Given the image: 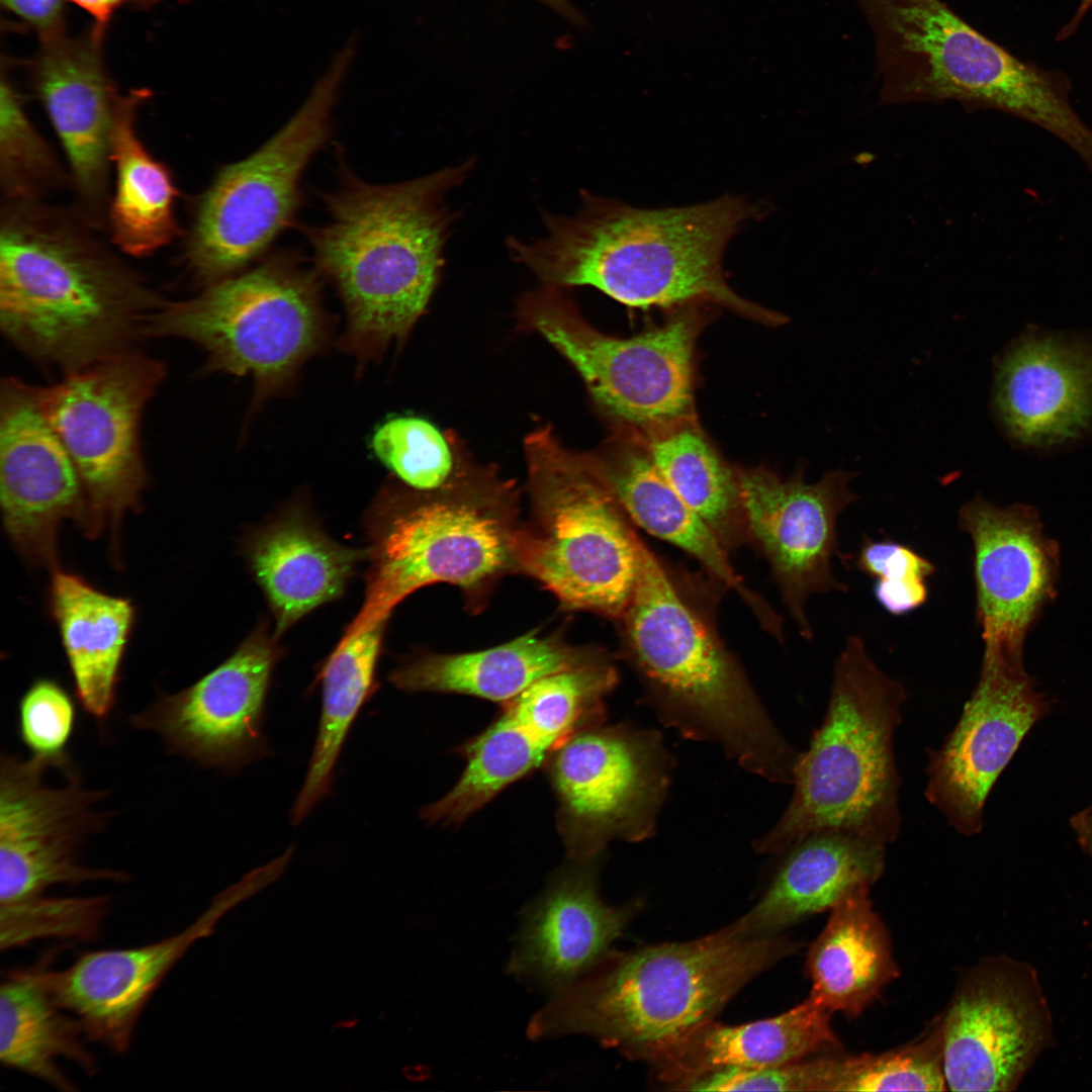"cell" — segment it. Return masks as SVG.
Masks as SVG:
<instances>
[{"label":"cell","mask_w":1092,"mask_h":1092,"mask_svg":"<svg viewBox=\"0 0 1092 1092\" xmlns=\"http://www.w3.org/2000/svg\"><path fill=\"white\" fill-rule=\"evenodd\" d=\"M724 590L666 564L639 538L638 571L619 619L621 655L661 720L719 744L743 768L793 784L800 756L778 731L716 625Z\"/></svg>","instance_id":"cell-1"},{"label":"cell","mask_w":1092,"mask_h":1092,"mask_svg":"<svg viewBox=\"0 0 1092 1092\" xmlns=\"http://www.w3.org/2000/svg\"><path fill=\"white\" fill-rule=\"evenodd\" d=\"M573 216L546 213V235L509 241L513 259L543 285L592 286L629 307L714 304L766 325L786 317L739 296L722 272L727 243L761 212L742 196L681 207L637 208L581 193Z\"/></svg>","instance_id":"cell-2"},{"label":"cell","mask_w":1092,"mask_h":1092,"mask_svg":"<svg viewBox=\"0 0 1092 1092\" xmlns=\"http://www.w3.org/2000/svg\"><path fill=\"white\" fill-rule=\"evenodd\" d=\"M471 167L467 161L394 184L369 183L343 168L339 186L323 194L327 220L304 235L315 270L344 302L348 348L380 352L424 312L453 221L445 196Z\"/></svg>","instance_id":"cell-3"},{"label":"cell","mask_w":1092,"mask_h":1092,"mask_svg":"<svg viewBox=\"0 0 1092 1092\" xmlns=\"http://www.w3.org/2000/svg\"><path fill=\"white\" fill-rule=\"evenodd\" d=\"M799 943L744 937L732 924L686 942L604 956L533 1020L535 1036L584 1033L633 1059L714 1019L748 982Z\"/></svg>","instance_id":"cell-4"},{"label":"cell","mask_w":1092,"mask_h":1092,"mask_svg":"<svg viewBox=\"0 0 1092 1092\" xmlns=\"http://www.w3.org/2000/svg\"><path fill=\"white\" fill-rule=\"evenodd\" d=\"M165 302L70 230L10 214L0 234V327L65 372L135 350Z\"/></svg>","instance_id":"cell-5"},{"label":"cell","mask_w":1092,"mask_h":1092,"mask_svg":"<svg viewBox=\"0 0 1092 1092\" xmlns=\"http://www.w3.org/2000/svg\"><path fill=\"white\" fill-rule=\"evenodd\" d=\"M520 496L514 480L464 452L447 487L390 493L369 548L364 604L346 632L387 621L406 597L434 583L456 586L468 612L481 613L502 579L518 574Z\"/></svg>","instance_id":"cell-6"},{"label":"cell","mask_w":1092,"mask_h":1092,"mask_svg":"<svg viewBox=\"0 0 1092 1092\" xmlns=\"http://www.w3.org/2000/svg\"><path fill=\"white\" fill-rule=\"evenodd\" d=\"M906 698L902 684L871 659L861 638L849 637L834 664L823 721L800 753L790 804L754 842L757 851L781 852L824 830L886 845L898 838L900 777L893 739Z\"/></svg>","instance_id":"cell-7"},{"label":"cell","mask_w":1092,"mask_h":1092,"mask_svg":"<svg viewBox=\"0 0 1092 1092\" xmlns=\"http://www.w3.org/2000/svg\"><path fill=\"white\" fill-rule=\"evenodd\" d=\"M876 43L884 104L954 100L992 108L1049 131L1077 156L1092 129L1073 108L1071 84L1010 54L941 0H856Z\"/></svg>","instance_id":"cell-8"},{"label":"cell","mask_w":1092,"mask_h":1092,"mask_svg":"<svg viewBox=\"0 0 1092 1092\" xmlns=\"http://www.w3.org/2000/svg\"><path fill=\"white\" fill-rule=\"evenodd\" d=\"M530 512L515 538L517 573L552 594L565 611L616 622L638 571L632 522L594 454L564 446L550 426L526 437Z\"/></svg>","instance_id":"cell-9"},{"label":"cell","mask_w":1092,"mask_h":1092,"mask_svg":"<svg viewBox=\"0 0 1092 1092\" xmlns=\"http://www.w3.org/2000/svg\"><path fill=\"white\" fill-rule=\"evenodd\" d=\"M359 44L360 35H350L287 122L252 154L217 173L201 198L187 248L201 280L211 284L239 273L291 223L301 178L330 135Z\"/></svg>","instance_id":"cell-10"},{"label":"cell","mask_w":1092,"mask_h":1092,"mask_svg":"<svg viewBox=\"0 0 1092 1092\" xmlns=\"http://www.w3.org/2000/svg\"><path fill=\"white\" fill-rule=\"evenodd\" d=\"M318 273L291 251L260 259L193 298L165 302L147 337L191 341L208 367L252 374L261 396L288 380L323 337Z\"/></svg>","instance_id":"cell-11"},{"label":"cell","mask_w":1092,"mask_h":1092,"mask_svg":"<svg viewBox=\"0 0 1092 1092\" xmlns=\"http://www.w3.org/2000/svg\"><path fill=\"white\" fill-rule=\"evenodd\" d=\"M703 305L674 309L661 326L629 338L605 335L560 289L542 285L520 300V317L579 373L618 428L641 437L696 422L694 354Z\"/></svg>","instance_id":"cell-12"},{"label":"cell","mask_w":1092,"mask_h":1092,"mask_svg":"<svg viewBox=\"0 0 1092 1092\" xmlns=\"http://www.w3.org/2000/svg\"><path fill=\"white\" fill-rule=\"evenodd\" d=\"M164 364L136 350L67 371L39 387L43 410L78 472L85 499L82 529L91 537L136 509L147 484L140 446L146 404Z\"/></svg>","instance_id":"cell-13"},{"label":"cell","mask_w":1092,"mask_h":1092,"mask_svg":"<svg viewBox=\"0 0 1092 1092\" xmlns=\"http://www.w3.org/2000/svg\"><path fill=\"white\" fill-rule=\"evenodd\" d=\"M544 767L571 861H593L614 839L641 841L654 833L671 772L656 731L593 726L565 742Z\"/></svg>","instance_id":"cell-14"},{"label":"cell","mask_w":1092,"mask_h":1092,"mask_svg":"<svg viewBox=\"0 0 1092 1092\" xmlns=\"http://www.w3.org/2000/svg\"><path fill=\"white\" fill-rule=\"evenodd\" d=\"M47 760L11 753L0 759V904L42 895L59 884L124 882L127 873L80 861L83 844L106 823L97 804L104 792L74 775L63 786L46 782Z\"/></svg>","instance_id":"cell-15"},{"label":"cell","mask_w":1092,"mask_h":1092,"mask_svg":"<svg viewBox=\"0 0 1092 1092\" xmlns=\"http://www.w3.org/2000/svg\"><path fill=\"white\" fill-rule=\"evenodd\" d=\"M1051 711L1022 651L985 646L977 687L936 749L927 752L925 797L958 833L983 827L986 800L1032 726Z\"/></svg>","instance_id":"cell-16"},{"label":"cell","mask_w":1092,"mask_h":1092,"mask_svg":"<svg viewBox=\"0 0 1092 1092\" xmlns=\"http://www.w3.org/2000/svg\"><path fill=\"white\" fill-rule=\"evenodd\" d=\"M737 471L748 541L766 560L801 635L812 639L805 603L815 594L846 592L831 570L838 552V516L858 496L848 484L857 473L827 471L815 483L801 473L787 479L765 469Z\"/></svg>","instance_id":"cell-17"},{"label":"cell","mask_w":1092,"mask_h":1092,"mask_svg":"<svg viewBox=\"0 0 1092 1092\" xmlns=\"http://www.w3.org/2000/svg\"><path fill=\"white\" fill-rule=\"evenodd\" d=\"M277 659L274 640L256 631L195 684L160 697L130 722L159 736L172 753L236 772L269 752L263 719Z\"/></svg>","instance_id":"cell-18"},{"label":"cell","mask_w":1092,"mask_h":1092,"mask_svg":"<svg viewBox=\"0 0 1092 1092\" xmlns=\"http://www.w3.org/2000/svg\"><path fill=\"white\" fill-rule=\"evenodd\" d=\"M0 503L6 533L29 563L56 570L58 531L86 514L76 467L41 403L17 378L0 388Z\"/></svg>","instance_id":"cell-19"},{"label":"cell","mask_w":1092,"mask_h":1092,"mask_svg":"<svg viewBox=\"0 0 1092 1092\" xmlns=\"http://www.w3.org/2000/svg\"><path fill=\"white\" fill-rule=\"evenodd\" d=\"M959 525L973 542L977 617L985 646L1022 650L1027 631L1054 598L1058 544L1037 511L1000 508L976 496L963 505Z\"/></svg>","instance_id":"cell-20"},{"label":"cell","mask_w":1092,"mask_h":1092,"mask_svg":"<svg viewBox=\"0 0 1092 1092\" xmlns=\"http://www.w3.org/2000/svg\"><path fill=\"white\" fill-rule=\"evenodd\" d=\"M1027 993L1002 961L962 973L938 1020L946 1087L1008 1091L1017 1084L1040 1038Z\"/></svg>","instance_id":"cell-21"},{"label":"cell","mask_w":1092,"mask_h":1092,"mask_svg":"<svg viewBox=\"0 0 1092 1092\" xmlns=\"http://www.w3.org/2000/svg\"><path fill=\"white\" fill-rule=\"evenodd\" d=\"M243 889L221 893L188 927L150 944L88 951L61 971L50 970L49 988L81 1024L84 1037L122 1055L138 1019L173 966L198 939L210 934Z\"/></svg>","instance_id":"cell-22"},{"label":"cell","mask_w":1092,"mask_h":1092,"mask_svg":"<svg viewBox=\"0 0 1092 1092\" xmlns=\"http://www.w3.org/2000/svg\"><path fill=\"white\" fill-rule=\"evenodd\" d=\"M993 406L1016 444L1051 449L1092 428V343L1024 333L996 364Z\"/></svg>","instance_id":"cell-23"},{"label":"cell","mask_w":1092,"mask_h":1092,"mask_svg":"<svg viewBox=\"0 0 1092 1092\" xmlns=\"http://www.w3.org/2000/svg\"><path fill=\"white\" fill-rule=\"evenodd\" d=\"M103 38L66 30L39 39L30 62L32 85L63 144L81 194H104L111 136L120 95L103 58Z\"/></svg>","instance_id":"cell-24"},{"label":"cell","mask_w":1092,"mask_h":1092,"mask_svg":"<svg viewBox=\"0 0 1092 1092\" xmlns=\"http://www.w3.org/2000/svg\"><path fill=\"white\" fill-rule=\"evenodd\" d=\"M831 1012L809 996L776 1017L742 1025L714 1019L643 1053L657 1078L684 1090L693 1081L722 1069H764L801 1061L825 1049L840 1048Z\"/></svg>","instance_id":"cell-25"},{"label":"cell","mask_w":1092,"mask_h":1092,"mask_svg":"<svg viewBox=\"0 0 1092 1092\" xmlns=\"http://www.w3.org/2000/svg\"><path fill=\"white\" fill-rule=\"evenodd\" d=\"M601 454H594L614 497L632 522L699 562L705 573L734 590L771 635L783 632L779 615L745 585L729 553L708 525L674 491L634 434L617 429Z\"/></svg>","instance_id":"cell-26"},{"label":"cell","mask_w":1092,"mask_h":1092,"mask_svg":"<svg viewBox=\"0 0 1092 1092\" xmlns=\"http://www.w3.org/2000/svg\"><path fill=\"white\" fill-rule=\"evenodd\" d=\"M632 914L631 906L611 907L601 900L593 861H571L529 915L515 970L565 987L607 953Z\"/></svg>","instance_id":"cell-27"},{"label":"cell","mask_w":1092,"mask_h":1092,"mask_svg":"<svg viewBox=\"0 0 1092 1092\" xmlns=\"http://www.w3.org/2000/svg\"><path fill=\"white\" fill-rule=\"evenodd\" d=\"M790 849L759 902L732 923L740 935H776L849 896L870 893L885 868L886 844L841 830L815 832Z\"/></svg>","instance_id":"cell-28"},{"label":"cell","mask_w":1092,"mask_h":1092,"mask_svg":"<svg viewBox=\"0 0 1092 1092\" xmlns=\"http://www.w3.org/2000/svg\"><path fill=\"white\" fill-rule=\"evenodd\" d=\"M603 650L569 643L560 632L533 630L499 645L468 652L416 655L389 674L404 692L481 698L499 705L538 678L585 662Z\"/></svg>","instance_id":"cell-29"},{"label":"cell","mask_w":1092,"mask_h":1092,"mask_svg":"<svg viewBox=\"0 0 1092 1092\" xmlns=\"http://www.w3.org/2000/svg\"><path fill=\"white\" fill-rule=\"evenodd\" d=\"M247 553L279 637L304 615L340 597L369 549L343 546L307 517L289 513L260 531Z\"/></svg>","instance_id":"cell-30"},{"label":"cell","mask_w":1092,"mask_h":1092,"mask_svg":"<svg viewBox=\"0 0 1092 1092\" xmlns=\"http://www.w3.org/2000/svg\"><path fill=\"white\" fill-rule=\"evenodd\" d=\"M60 953L54 948L27 968L3 973L0 985V1062L54 1088L75 1092V1083L58 1064L65 1059L87 1075L98 1071L83 1044L80 1022L54 998L48 973Z\"/></svg>","instance_id":"cell-31"},{"label":"cell","mask_w":1092,"mask_h":1092,"mask_svg":"<svg viewBox=\"0 0 1092 1092\" xmlns=\"http://www.w3.org/2000/svg\"><path fill=\"white\" fill-rule=\"evenodd\" d=\"M49 607L61 634L77 697L87 713L106 718L133 622L129 600L110 596L83 577L54 570Z\"/></svg>","instance_id":"cell-32"},{"label":"cell","mask_w":1092,"mask_h":1092,"mask_svg":"<svg viewBox=\"0 0 1092 1092\" xmlns=\"http://www.w3.org/2000/svg\"><path fill=\"white\" fill-rule=\"evenodd\" d=\"M869 895L849 896L830 910L807 958L810 996L848 1018L863 1012L899 976L888 929Z\"/></svg>","instance_id":"cell-33"},{"label":"cell","mask_w":1092,"mask_h":1092,"mask_svg":"<svg viewBox=\"0 0 1092 1092\" xmlns=\"http://www.w3.org/2000/svg\"><path fill=\"white\" fill-rule=\"evenodd\" d=\"M148 97V89L120 96L111 136V160L116 166L112 238L121 251L133 256L151 254L178 232L173 207L177 191L171 176L148 153L135 130L138 109Z\"/></svg>","instance_id":"cell-34"},{"label":"cell","mask_w":1092,"mask_h":1092,"mask_svg":"<svg viewBox=\"0 0 1092 1092\" xmlns=\"http://www.w3.org/2000/svg\"><path fill=\"white\" fill-rule=\"evenodd\" d=\"M386 622L360 632H346L321 670L318 732L304 782L292 806L293 825L300 823L331 792L334 767L345 739L376 689V664Z\"/></svg>","instance_id":"cell-35"},{"label":"cell","mask_w":1092,"mask_h":1092,"mask_svg":"<svg viewBox=\"0 0 1092 1092\" xmlns=\"http://www.w3.org/2000/svg\"><path fill=\"white\" fill-rule=\"evenodd\" d=\"M637 437L661 475L728 553L749 542L737 471L722 460L696 422Z\"/></svg>","instance_id":"cell-36"},{"label":"cell","mask_w":1092,"mask_h":1092,"mask_svg":"<svg viewBox=\"0 0 1092 1092\" xmlns=\"http://www.w3.org/2000/svg\"><path fill=\"white\" fill-rule=\"evenodd\" d=\"M372 449L403 485L422 492L447 487L461 466L456 441L430 422L415 417L382 424L372 437Z\"/></svg>","instance_id":"cell-37"},{"label":"cell","mask_w":1092,"mask_h":1092,"mask_svg":"<svg viewBox=\"0 0 1092 1092\" xmlns=\"http://www.w3.org/2000/svg\"><path fill=\"white\" fill-rule=\"evenodd\" d=\"M937 1025L923 1038L881 1054L835 1057L830 1091H944Z\"/></svg>","instance_id":"cell-38"},{"label":"cell","mask_w":1092,"mask_h":1092,"mask_svg":"<svg viewBox=\"0 0 1092 1092\" xmlns=\"http://www.w3.org/2000/svg\"><path fill=\"white\" fill-rule=\"evenodd\" d=\"M107 896L43 897L0 904V948L8 950L44 938H98L109 910Z\"/></svg>","instance_id":"cell-39"},{"label":"cell","mask_w":1092,"mask_h":1092,"mask_svg":"<svg viewBox=\"0 0 1092 1092\" xmlns=\"http://www.w3.org/2000/svg\"><path fill=\"white\" fill-rule=\"evenodd\" d=\"M856 568L876 578L874 594L890 614L905 615L927 600L926 578L935 565L907 545L866 538L855 561Z\"/></svg>","instance_id":"cell-40"},{"label":"cell","mask_w":1092,"mask_h":1092,"mask_svg":"<svg viewBox=\"0 0 1092 1092\" xmlns=\"http://www.w3.org/2000/svg\"><path fill=\"white\" fill-rule=\"evenodd\" d=\"M0 164L7 192L32 196L53 173L51 156L32 128L8 75L0 84Z\"/></svg>","instance_id":"cell-41"},{"label":"cell","mask_w":1092,"mask_h":1092,"mask_svg":"<svg viewBox=\"0 0 1092 1092\" xmlns=\"http://www.w3.org/2000/svg\"><path fill=\"white\" fill-rule=\"evenodd\" d=\"M75 715L72 699L58 682L35 680L19 703V734L31 755L53 767H66Z\"/></svg>","instance_id":"cell-42"},{"label":"cell","mask_w":1092,"mask_h":1092,"mask_svg":"<svg viewBox=\"0 0 1092 1092\" xmlns=\"http://www.w3.org/2000/svg\"><path fill=\"white\" fill-rule=\"evenodd\" d=\"M6 12L24 27L36 32L39 39L65 29L66 0H0Z\"/></svg>","instance_id":"cell-43"},{"label":"cell","mask_w":1092,"mask_h":1092,"mask_svg":"<svg viewBox=\"0 0 1092 1092\" xmlns=\"http://www.w3.org/2000/svg\"><path fill=\"white\" fill-rule=\"evenodd\" d=\"M84 10L92 18L90 31L97 37L105 38L107 27L114 14L121 8L150 9L161 0H68Z\"/></svg>","instance_id":"cell-44"},{"label":"cell","mask_w":1092,"mask_h":1092,"mask_svg":"<svg viewBox=\"0 0 1092 1092\" xmlns=\"http://www.w3.org/2000/svg\"><path fill=\"white\" fill-rule=\"evenodd\" d=\"M1070 825L1082 849L1092 857V806L1076 813Z\"/></svg>","instance_id":"cell-45"},{"label":"cell","mask_w":1092,"mask_h":1092,"mask_svg":"<svg viewBox=\"0 0 1092 1092\" xmlns=\"http://www.w3.org/2000/svg\"><path fill=\"white\" fill-rule=\"evenodd\" d=\"M549 9L553 10L558 16L574 25L575 27H581L585 24L584 16L579 10L571 4L569 0H538Z\"/></svg>","instance_id":"cell-46"},{"label":"cell","mask_w":1092,"mask_h":1092,"mask_svg":"<svg viewBox=\"0 0 1092 1092\" xmlns=\"http://www.w3.org/2000/svg\"><path fill=\"white\" fill-rule=\"evenodd\" d=\"M1092 7V0H1081L1072 19L1059 31L1057 40L1069 38L1079 27L1086 13Z\"/></svg>","instance_id":"cell-47"}]
</instances>
